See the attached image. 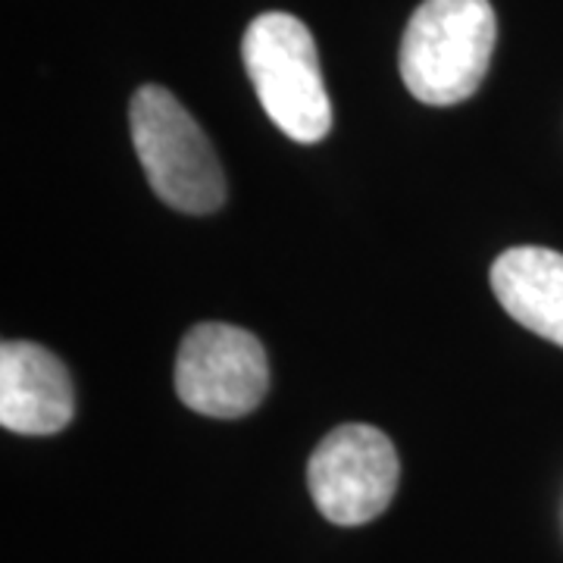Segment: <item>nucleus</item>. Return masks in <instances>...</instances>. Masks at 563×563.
Wrapping results in <instances>:
<instances>
[{
	"label": "nucleus",
	"mask_w": 563,
	"mask_h": 563,
	"mask_svg": "<svg viewBox=\"0 0 563 563\" xmlns=\"http://www.w3.org/2000/svg\"><path fill=\"white\" fill-rule=\"evenodd\" d=\"M247 79L266 117L298 144H317L332 129L320 54L310 29L291 13H263L242 41Z\"/></svg>",
	"instance_id": "f03ea898"
},
{
	"label": "nucleus",
	"mask_w": 563,
	"mask_h": 563,
	"mask_svg": "<svg viewBox=\"0 0 563 563\" xmlns=\"http://www.w3.org/2000/svg\"><path fill=\"white\" fill-rule=\"evenodd\" d=\"M132 141L157 198L181 213H213L225 203V176L201 125L161 85H144L129 110Z\"/></svg>",
	"instance_id": "7ed1b4c3"
},
{
	"label": "nucleus",
	"mask_w": 563,
	"mask_h": 563,
	"mask_svg": "<svg viewBox=\"0 0 563 563\" xmlns=\"http://www.w3.org/2000/svg\"><path fill=\"white\" fill-rule=\"evenodd\" d=\"M488 0H422L401 41V79L422 103L451 107L476 95L495 51Z\"/></svg>",
	"instance_id": "f257e3e1"
},
{
	"label": "nucleus",
	"mask_w": 563,
	"mask_h": 563,
	"mask_svg": "<svg viewBox=\"0 0 563 563\" xmlns=\"http://www.w3.org/2000/svg\"><path fill=\"white\" fill-rule=\"evenodd\" d=\"M269 388V363L257 335L229 322H201L181 339L176 357L179 401L213 420L257 410Z\"/></svg>",
	"instance_id": "20e7f679"
},
{
	"label": "nucleus",
	"mask_w": 563,
	"mask_h": 563,
	"mask_svg": "<svg viewBox=\"0 0 563 563\" xmlns=\"http://www.w3.org/2000/svg\"><path fill=\"white\" fill-rule=\"evenodd\" d=\"M401 463L391 439L366 422L332 429L307 463V485L329 523L376 520L398 492Z\"/></svg>",
	"instance_id": "39448f33"
},
{
	"label": "nucleus",
	"mask_w": 563,
	"mask_h": 563,
	"mask_svg": "<svg viewBox=\"0 0 563 563\" xmlns=\"http://www.w3.org/2000/svg\"><path fill=\"white\" fill-rule=\"evenodd\" d=\"M501 307L529 332L563 347V254L551 247H510L492 266Z\"/></svg>",
	"instance_id": "0eeeda50"
},
{
	"label": "nucleus",
	"mask_w": 563,
	"mask_h": 563,
	"mask_svg": "<svg viewBox=\"0 0 563 563\" xmlns=\"http://www.w3.org/2000/svg\"><path fill=\"white\" fill-rule=\"evenodd\" d=\"M76 413L73 379L47 347L7 342L0 347V422L20 435H54Z\"/></svg>",
	"instance_id": "423d86ee"
}]
</instances>
